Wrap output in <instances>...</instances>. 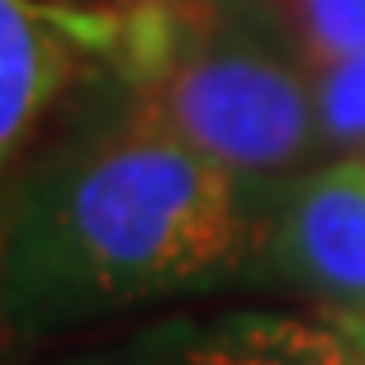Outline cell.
<instances>
[{
  "instance_id": "6da1fadb",
  "label": "cell",
  "mask_w": 365,
  "mask_h": 365,
  "mask_svg": "<svg viewBox=\"0 0 365 365\" xmlns=\"http://www.w3.org/2000/svg\"><path fill=\"white\" fill-rule=\"evenodd\" d=\"M266 252L242 176L185 143L128 133L43 162L0 209V323L19 332L166 289L214 284Z\"/></svg>"
},
{
  "instance_id": "7a4b0ae2",
  "label": "cell",
  "mask_w": 365,
  "mask_h": 365,
  "mask_svg": "<svg viewBox=\"0 0 365 365\" xmlns=\"http://www.w3.org/2000/svg\"><path fill=\"white\" fill-rule=\"evenodd\" d=\"M232 176H275L318 143V100L294 67L257 43L195 29L162 71L143 81V114Z\"/></svg>"
},
{
  "instance_id": "3957f363",
  "label": "cell",
  "mask_w": 365,
  "mask_h": 365,
  "mask_svg": "<svg viewBox=\"0 0 365 365\" xmlns=\"http://www.w3.org/2000/svg\"><path fill=\"white\" fill-rule=\"evenodd\" d=\"M261 261L337 309L346 337L365 346V162H337L304 180L266 232Z\"/></svg>"
},
{
  "instance_id": "277c9868",
  "label": "cell",
  "mask_w": 365,
  "mask_h": 365,
  "mask_svg": "<svg viewBox=\"0 0 365 365\" xmlns=\"http://www.w3.org/2000/svg\"><path fill=\"white\" fill-rule=\"evenodd\" d=\"M81 43L114 53L119 14L0 0V166L24 148L43 109L71 81Z\"/></svg>"
},
{
  "instance_id": "5b68a950",
  "label": "cell",
  "mask_w": 365,
  "mask_h": 365,
  "mask_svg": "<svg viewBox=\"0 0 365 365\" xmlns=\"http://www.w3.org/2000/svg\"><path fill=\"white\" fill-rule=\"evenodd\" d=\"M195 365H365L356 337L304 318L237 313L223 318L190 346Z\"/></svg>"
},
{
  "instance_id": "8992f818",
  "label": "cell",
  "mask_w": 365,
  "mask_h": 365,
  "mask_svg": "<svg viewBox=\"0 0 365 365\" xmlns=\"http://www.w3.org/2000/svg\"><path fill=\"white\" fill-rule=\"evenodd\" d=\"M318 71L365 53V0H275Z\"/></svg>"
},
{
  "instance_id": "52a82bcc",
  "label": "cell",
  "mask_w": 365,
  "mask_h": 365,
  "mask_svg": "<svg viewBox=\"0 0 365 365\" xmlns=\"http://www.w3.org/2000/svg\"><path fill=\"white\" fill-rule=\"evenodd\" d=\"M313 100H318V133L327 143L365 152V53L323 67Z\"/></svg>"
},
{
  "instance_id": "ba28073f",
  "label": "cell",
  "mask_w": 365,
  "mask_h": 365,
  "mask_svg": "<svg viewBox=\"0 0 365 365\" xmlns=\"http://www.w3.org/2000/svg\"><path fill=\"white\" fill-rule=\"evenodd\" d=\"M133 5H152V0H123V10H133Z\"/></svg>"
},
{
  "instance_id": "9c48e42d",
  "label": "cell",
  "mask_w": 365,
  "mask_h": 365,
  "mask_svg": "<svg viewBox=\"0 0 365 365\" xmlns=\"http://www.w3.org/2000/svg\"><path fill=\"white\" fill-rule=\"evenodd\" d=\"M356 346H361V341H356ZM361 351H365V346H361Z\"/></svg>"
}]
</instances>
